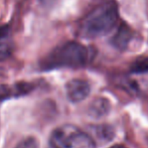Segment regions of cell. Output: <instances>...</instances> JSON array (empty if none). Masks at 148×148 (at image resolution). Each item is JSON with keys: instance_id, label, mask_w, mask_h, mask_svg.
<instances>
[{"instance_id": "1", "label": "cell", "mask_w": 148, "mask_h": 148, "mask_svg": "<svg viewBox=\"0 0 148 148\" xmlns=\"http://www.w3.org/2000/svg\"><path fill=\"white\" fill-rule=\"evenodd\" d=\"M119 20L118 6L114 1L101 4L84 18L80 25V35L85 38H97L112 31Z\"/></svg>"}, {"instance_id": "2", "label": "cell", "mask_w": 148, "mask_h": 148, "mask_svg": "<svg viewBox=\"0 0 148 148\" xmlns=\"http://www.w3.org/2000/svg\"><path fill=\"white\" fill-rule=\"evenodd\" d=\"M91 51L77 41H68L56 47L41 62L43 70L60 68H82L91 60Z\"/></svg>"}, {"instance_id": "3", "label": "cell", "mask_w": 148, "mask_h": 148, "mask_svg": "<svg viewBox=\"0 0 148 148\" xmlns=\"http://www.w3.org/2000/svg\"><path fill=\"white\" fill-rule=\"evenodd\" d=\"M51 148H95V142L87 133L73 125H64L53 131Z\"/></svg>"}, {"instance_id": "4", "label": "cell", "mask_w": 148, "mask_h": 148, "mask_svg": "<svg viewBox=\"0 0 148 148\" xmlns=\"http://www.w3.org/2000/svg\"><path fill=\"white\" fill-rule=\"evenodd\" d=\"M66 96L71 102L79 103L88 97L91 92V87L86 81L74 79L68 82V84L66 85Z\"/></svg>"}, {"instance_id": "5", "label": "cell", "mask_w": 148, "mask_h": 148, "mask_svg": "<svg viewBox=\"0 0 148 148\" xmlns=\"http://www.w3.org/2000/svg\"><path fill=\"white\" fill-rule=\"evenodd\" d=\"M34 85L31 83H17L14 85H1L0 86V100H5L8 98L19 97L31 92Z\"/></svg>"}, {"instance_id": "6", "label": "cell", "mask_w": 148, "mask_h": 148, "mask_svg": "<svg viewBox=\"0 0 148 148\" xmlns=\"http://www.w3.org/2000/svg\"><path fill=\"white\" fill-rule=\"evenodd\" d=\"M133 37L132 31L129 29L126 25H121L119 27L118 31L116 34L112 37L111 42L116 49L123 51V49H127L129 43L131 42V39Z\"/></svg>"}, {"instance_id": "7", "label": "cell", "mask_w": 148, "mask_h": 148, "mask_svg": "<svg viewBox=\"0 0 148 148\" xmlns=\"http://www.w3.org/2000/svg\"><path fill=\"white\" fill-rule=\"evenodd\" d=\"M12 51V41L8 26L0 27V62L6 60Z\"/></svg>"}, {"instance_id": "8", "label": "cell", "mask_w": 148, "mask_h": 148, "mask_svg": "<svg viewBox=\"0 0 148 148\" xmlns=\"http://www.w3.org/2000/svg\"><path fill=\"white\" fill-rule=\"evenodd\" d=\"M110 110V103L107 99L98 98L89 107V113L91 116L95 118H100L108 114Z\"/></svg>"}, {"instance_id": "9", "label": "cell", "mask_w": 148, "mask_h": 148, "mask_svg": "<svg viewBox=\"0 0 148 148\" xmlns=\"http://www.w3.org/2000/svg\"><path fill=\"white\" fill-rule=\"evenodd\" d=\"M131 72L134 74H144L148 73V57L139 58L132 64Z\"/></svg>"}, {"instance_id": "10", "label": "cell", "mask_w": 148, "mask_h": 148, "mask_svg": "<svg viewBox=\"0 0 148 148\" xmlns=\"http://www.w3.org/2000/svg\"><path fill=\"white\" fill-rule=\"evenodd\" d=\"M96 135L102 140H110L113 137L114 132L109 126H99L96 128Z\"/></svg>"}, {"instance_id": "11", "label": "cell", "mask_w": 148, "mask_h": 148, "mask_svg": "<svg viewBox=\"0 0 148 148\" xmlns=\"http://www.w3.org/2000/svg\"><path fill=\"white\" fill-rule=\"evenodd\" d=\"M14 148H39V142L35 137H27L20 141Z\"/></svg>"}, {"instance_id": "12", "label": "cell", "mask_w": 148, "mask_h": 148, "mask_svg": "<svg viewBox=\"0 0 148 148\" xmlns=\"http://www.w3.org/2000/svg\"><path fill=\"white\" fill-rule=\"evenodd\" d=\"M40 1L42 2V3L45 4V5H49V4L53 3V2L55 1V0H40Z\"/></svg>"}, {"instance_id": "13", "label": "cell", "mask_w": 148, "mask_h": 148, "mask_svg": "<svg viewBox=\"0 0 148 148\" xmlns=\"http://www.w3.org/2000/svg\"><path fill=\"white\" fill-rule=\"evenodd\" d=\"M111 148H127V147L123 146V145H114V146Z\"/></svg>"}]
</instances>
